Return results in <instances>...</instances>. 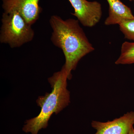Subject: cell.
I'll return each instance as SVG.
<instances>
[{"mask_svg": "<svg viewBox=\"0 0 134 134\" xmlns=\"http://www.w3.org/2000/svg\"><path fill=\"white\" fill-rule=\"evenodd\" d=\"M49 23L53 30L51 41L64 54L65 63L63 67L68 79L70 80L72 77L71 72L76 69L79 61L95 48L77 19L63 20L59 16L53 15L50 18Z\"/></svg>", "mask_w": 134, "mask_h": 134, "instance_id": "obj_1", "label": "cell"}, {"mask_svg": "<svg viewBox=\"0 0 134 134\" xmlns=\"http://www.w3.org/2000/svg\"><path fill=\"white\" fill-rule=\"evenodd\" d=\"M68 75L64 67L60 71L55 72L48 78L52 90L44 96L38 97L36 100L41 108L37 116L26 120L23 130L26 133L38 134L39 131L46 129L53 114H58L70 103V92L67 89Z\"/></svg>", "mask_w": 134, "mask_h": 134, "instance_id": "obj_2", "label": "cell"}, {"mask_svg": "<svg viewBox=\"0 0 134 134\" xmlns=\"http://www.w3.org/2000/svg\"><path fill=\"white\" fill-rule=\"evenodd\" d=\"M0 42L11 48L19 47L32 41L35 32L25 19L18 12H3L1 19Z\"/></svg>", "mask_w": 134, "mask_h": 134, "instance_id": "obj_3", "label": "cell"}, {"mask_svg": "<svg viewBox=\"0 0 134 134\" xmlns=\"http://www.w3.org/2000/svg\"><path fill=\"white\" fill-rule=\"evenodd\" d=\"M74 9L72 14L83 26L92 27L100 21L102 15L101 4L87 0H69Z\"/></svg>", "mask_w": 134, "mask_h": 134, "instance_id": "obj_4", "label": "cell"}, {"mask_svg": "<svg viewBox=\"0 0 134 134\" xmlns=\"http://www.w3.org/2000/svg\"><path fill=\"white\" fill-rule=\"evenodd\" d=\"M40 0H2L4 12L16 11L32 25L39 18L42 8L39 5Z\"/></svg>", "mask_w": 134, "mask_h": 134, "instance_id": "obj_5", "label": "cell"}, {"mask_svg": "<svg viewBox=\"0 0 134 134\" xmlns=\"http://www.w3.org/2000/svg\"><path fill=\"white\" fill-rule=\"evenodd\" d=\"M91 125L96 130L94 134H128L134 125V111L129 112L107 122L92 121Z\"/></svg>", "mask_w": 134, "mask_h": 134, "instance_id": "obj_6", "label": "cell"}, {"mask_svg": "<svg viewBox=\"0 0 134 134\" xmlns=\"http://www.w3.org/2000/svg\"><path fill=\"white\" fill-rule=\"evenodd\" d=\"M109 5L108 16L105 21L106 25L119 24L123 20L134 18L131 9L120 0H107Z\"/></svg>", "mask_w": 134, "mask_h": 134, "instance_id": "obj_7", "label": "cell"}, {"mask_svg": "<svg viewBox=\"0 0 134 134\" xmlns=\"http://www.w3.org/2000/svg\"><path fill=\"white\" fill-rule=\"evenodd\" d=\"M115 63L118 65L134 64V42L122 43L120 54Z\"/></svg>", "mask_w": 134, "mask_h": 134, "instance_id": "obj_8", "label": "cell"}, {"mask_svg": "<svg viewBox=\"0 0 134 134\" xmlns=\"http://www.w3.org/2000/svg\"><path fill=\"white\" fill-rule=\"evenodd\" d=\"M119 25L125 38L134 42V18L123 20Z\"/></svg>", "mask_w": 134, "mask_h": 134, "instance_id": "obj_9", "label": "cell"}, {"mask_svg": "<svg viewBox=\"0 0 134 134\" xmlns=\"http://www.w3.org/2000/svg\"><path fill=\"white\" fill-rule=\"evenodd\" d=\"M128 134H134V128L133 127H132V129H130Z\"/></svg>", "mask_w": 134, "mask_h": 134, "instance_id": "obj_10", "label": "cell"}, {"mask_svg": "<svg viewBox=\"0 0 134 134\" xmlns=\"http://www.w3.org/2000/svg\"><path fill=\"white\" fill-rule=\"evenodd\" d=\"M129 1H130L133 2L134 3V0H129Z\"/></svg>", "mask_w": 134, "mask_h": 134, "instance_id": "obj_11", "label": "cell"}]
</instances>
